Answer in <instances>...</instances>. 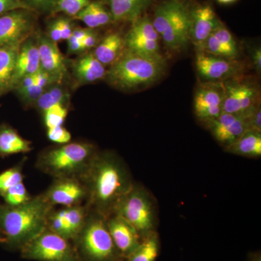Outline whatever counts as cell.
I'll return each mask as SVG.
<instances>
[{"instance_id": "ab89813d", "label": "cell", "mask_w": 261, "mask_h": 261, "mask_svg": "<svg viewBox=\"0 0 261 261\" xmlns=\"http://www.w3.org/2000/svg\"><path fill=\"white\" fill-rule=\"evenodd\" d=\"M20 9L29 10V8L22 0H0V16Z\"/></svg>"}, {"instance_id": "ac0fdd59", "label": "cell", "mask_w": 261, "mask_h": 261, "mask_svg": "<svg viewBox=\"0 0 261 261\" xmlns=\"http://www.w3.org/2000/svg\"><path fill=\"white\" fill-rule=\"evenodd\" d=\"M196 68L202 78L211 81L224 80L232 75L236 70L229 60L207 56L202 53L197 54Z\"/></svg>"}, {"instance_id": "5bb4252c", "label": "cell", "mask_w": 261, "mask_h": 261, "mask_svg": "<svg viewBox=\"0 0 261 261\" xmlns=\"http://www.w3.org/2000/svg\"><path fill=\"white\" fill-rule=\"evenodd\" d=\"M225 91L218 85L204 86L195 94V112L200 121L208 123L223 112Z\"/></svg>"}, {"instance_id": "83f0119b", "label": "cell", "mask_w": 261, "mask_h": 261, "mask_svg": "<svg viewBox=\"0 0 261 261\" xmlns=\"http://www.w3.org/2000/svg\"><path fill=\"white\" fill-rule=\"evenodd\" d=\"M68 110L65 105L58 104L44 112V120L47 128L63 126L68 116Z\"/></svg>"}, {"instance_id": "4316f807", "label": "cell", "mask_w": 261, "mask_h": 261, "mask_svg": "<svg viewBox=\"0 0 261 261\" xmlns=\"http://www.w3.org/2000/svg\"><path fill=\"white\" fill-rule=\"evenodd\" d=\"M68 95L60 84H55L48 87L43 92L35 104L38 109L43 113L49 108L58 104H66Z\"/></svg>"}, {"instance_id": "30bf717a", "label": "cell", "mask_w": 261, "mask_h": 261, "mask_svg": "<svg viewBox=\"0 0 261 261\" xmlns=\"http://www.w3.org/2000/svg\"><path fill=\"white\" fill-rule=\"evenodd\" d=\"M159 35L148 18H140L124 39L127 50L149 56H161L159 53Z\"/></svg>"}, {"instance_id": "8992f818", "label": "cell", "mask_w": 261, "mask_h": 261, "mask_svg": "<svg viewBox=\"0 0 261 261\" xmlns=\"http://www.w3.org/2000/svg\"><path fill=\"white\" fill-rule=\"evenodd\" d=\"M114 214L128 221L142 238L156 231L158 213L155 200L143 185L135 183L132 190L120 201Z\"/></svg>"}, {"instance_id": "8fae6325", "label": "cell", "mask_w": 261, "mask_h": 261, "mask_svg": "<svg viewBox=\"0 0 261 261\" xmlns=\"http://www.w3.org/2000/svg\"><path fill=\"white\" fill-rule=\"evenodd\" d=\"M44 195L51 205L64 207L81 205L87 198V189L75 177L56 178Z\"/></svg>"}, {"instance_id": "816d5d0a", "label": "cell", "mask_w": 261, "mask_h": 261, "mask_svg": "<svg viewBox=\"0 0 261 261\" xmlns=\"http://www.w3.org/2000/svg\"><path fill=\"white\" fill-rule=\"evenodd\" d=\"M4 243H6V240H5V238H1V237H0V244Z\"/></svg>"}, {"instance_id": "d6a6232c", "label": "cell", "mask_w": 261, "mask_h": 261, "mask_svg": "<svg viewBox=\"0 0 261 261\" xmlns=\"http://www.w3.org/2000/svg\"><path fill=\"white\" fill-rule=\"evenodd\" d=\"M203 50H207L215 56L222 57V58H229V59L238 57L231 53L228 48L225 47L224 44L220 42L213 34H211L206 41Z\"/></svg>"}, {"instance_id": "9c48e42d", "label": "cell", "mask_w": 261, "mask_h": 261, "mask_svg": "<svg viewBox=\"0 0 261 261\" xmlns=\"http://www.w3.org/2000/svg\"><path fill=\"white\" fill-rule=\"evenodd\" d=\"M35 18L32 10H13L0 16V47L23 44L34 30Z\"/></svg>"}, {"instance_id": "f35d334b", "label": "cell", "mask_w": 261, "mask_h": 261, "mask_svg": "<svg viewBox=\"0 0 261 261\" xmlns=\"http://www.w3.org/2000/svg\"><path fill=\"white\" fill-rule=\"evenodd\" d=\"M44 90H45V89L38 87V86L34 84L28 88L18 90L17 92H18L19 95L22 98L25 104H35L37 99L40 97Z\"/></svg>"}, {"instance_id": "484cf974", "label": "cell", "mask_w": 261, "mask_h": 261, "mask_svg": "<svg viewBox=\"0 0 261 261\" xmlns=\"http://www.w3.org/2000/svg\"><path fill=\"white\" fill-rule=\"evenodd\" d=\"M89 211L87 205L65 207V223L67 240H76L85 224Z\"/></svg>"}, {"instance_id": "d590c367", "label": "cell", "mask_w": 261, "mask_h": 261, "mask_svg": "<svg viewBox=\"0 0 261 261\" xmlns=\"http://www.w3.org/2000/svg\"><path fill=\"white\" fill-rule=\"evenodd\" d=\"M73 18L83 22L88 27V29H94L99 27L97 19L96 18L90 3L83 10H81L78 14L75 15Z\"/></svg>"}, {"instance_id": "b9f144b4", "label": "cell", "mask_w": 261, "mask_h": 261, "mask_svg": "<svg viewBox=\"0 0 261 261\" xmlns=\"http://www.w3.org/2000/svg\"><path fill=\"white\" fill-rule=\"evenodd\" d=\"M81 42H82V51L96 47L98 42L97 33L94 32L92 29H89V32Z\"/></svg>"}, {"instance_id": "f1b7e54d", "label": "cell", "mask_w": 261, "mask_h": 261, "mask_svg": "<svg viewBox=\"0 0 261 261\" xmlns=\"http://www.w3.org/2000/svg\"><path fill=\"white\" fill-rule=\"evenodd\" d=\"M5 202L10 206H18L32 198L23 181L9 189L4 195Z\"/></svg>"}, {"instance_id": "681fc988", "label": "cell", "mask_w": 261, "mask_h": 261, "mask_svg": "<svg viewBox=\"0 0 261 261\" xmlns=\"http://www.w3.org/2000/svg\"><path fill=\"white\" fill-rule=\"evenodd\" d=\"M248 261H261L260 252H257L256 253L252 254Z\"/></svg>"}, {"instance_id": "6da1fadb", "label": "cell", "mask_w": 261, "mask_h": 261, "mask_svg": "<svg viewBox=\"0 0 261 261\" xmlns=\"http://www.w3.org/2000/svg\"><path fill=\"white\" fill-rule=\"evenodd\" d=\"M80 179L87 189L86 205L89 212L106 220L114 214L120 201L135 183L126 163L111 151H97Z\"/></svg>"}, {"instance_id": "8d00e7d4", "label": "cell", "mask_w": 261, "mask_h": 261, "mask_svg": "<svg viewBox=\"0 0 261 261\" xmlns=\"http://www.w3.org/2000/svg\"><path fill=\"white\" fill-rule=\"evenodd\" d=\"M29 10L40 13H53L58 0H22Z\"/></svg>"}, {"instance_id": "cb8c5ba5", "label": "cell", "mask_w": 261, "mask_h": 261, "mask_svg": "<svg viewBox=\"0 0 261 261\" xmlns=\"http://www.w3.org/2000/svg\"><path fill=\"white\" fill-rule=\"evenodd\" d=\"M124 39L118 33L106 36L96 47L93 55L102 65H112L121 56Z\"/></svg>"}, {"instance_id": "ba28073f", "label": "cell", "mask_w": 261, "mask_h": 261, "mask_svg": "<svg viewBox=\"0 0 261 261\" xmlns=\"http://www.w3.org/2000/svg\"><path fill=\"white\" fill-rule=\"evenodd\" d=\"M21 256L37 261H81L80 253L69 240L46 228L20 249Z\"/></svg>"}, {"instance_id": "ffe728a7", "label": "cell", "mask_w": 261, "mask_h": 261, "mask_svg": "<svg viewBox=\"0 0 261 261\" xmlns=\"http://www.w3.org/2000/svg\"><path fill=\"white\" fill-rule=\"evenodd\" d=\"M105 65H102L93 53H88L75 62L73 73L75 80L81 84L93 83L106 77Z\"/></svg>"}, {"instance_id": "7dc6e473", "label": "cell", "mask_w": 261, "mask_h": 261, "mask_svg": "<svg viewBox=\"0 0 261 261\" xmlns=\"http://www.w3.org/2000/svg\"><path fill=\"white\" fill-rule=\"evenodd\" d=\"M89 29H73V34L75 38L79 39V40L82 41L84 37L87 35V33L89 32Z\"/></svg>"}, {"instance_id": "5b68a950", "label": "cell", "mask_w": 261, "mask_h": 261, "mask_svg": "<svg viewBox=\"0 0 261 261\" xmlns=\"http://www.w3.org/2000/svg\"><path fill=\"white\" fill-rule=\"evenodd\" d=\"M152 24L171 50L181 49L190 39L191 15L186 7L176 0L158 7Z\"/></svg>"}, {"instance_id": "c3c4849f", "label": "cell", "mask_w": 261, "mask_h": 261, "mask_svg": "<svg viewBox=\"0 0 261 261\" xmlns=\"http://www.w3.org/2000/svg\"><path fill=\"white\" fill-rule=\"evenodd\" d=\"M253 63L257 70L260 71L261 68V50L260 48L256 49L253 54Z\"/></svg>"}, {"instance_id": "f6af8a7d", "label": "cell", "mask_w": 261, "mask_h": 261, "mask_svg": "<svg viewBox=\"0 0 261 261\" xmlns=\"http://www.w3.org/2000/svg\"><path fill=\"white\" fill-rule=\"evenodd\" d=\"M68 42V53H77L82 51V41L79 40L77 38L72 34L69 39L67 40Z\"/></svg>"}, {"instance_id": "2e32d148", "label": "cell", "mask_w": 261, "mask_h": 261, "mask_svg": "<svg viewBox=\"0 0 261 261\" xmlns=\"http://www.w3.org/2000/svg\"><path fill=\"white\" fill-rule=\"evenodd\" d=\"M255 92L246 85L228 86L225 90L223 113L243 116L254 106Z\"/></svg>"}, {"instance_id": "d4e9b609", "label": "cell", "mask_w": 261, "mask_h": 261, "mask_svg": "<svg viewBox=\"0 0 261 261\" xmlns=\"http://www.w3.org/2000/svg\"><path fill=\"white\" fill-rule=\"evenodd\" d=\"M161 250L159 233L154 231L146 235L135 251L126 257L127 261H155Z\"/></svg>"}, {"instance_id": "bcb514c9", "label": "cell", "mask_w": 261, "mask_h": 261, "mask_svg": "<svg viewBox=\"0 0 261 261\" xmlns=\"http://www.w3.org/2000/svg\"><path fill=\"white\" fill-rule=\"evenodd\" d=\"M35 74V73H34ZM34 74L25 75L23 77L15 86V89L18 90H21V89L28 88L31 86L34 85L35 82V78H34Z\"/></svg>"}, {"instance_id": "f546056e", "label": "cell", "mask_w": 261, "mask_h": 261, "mask_svg": "<svg viewBox=\"0 0 261 261\" xmlns=\"http://www.w3.org/2000/svg\"><path fill=\"white\" fill-rule=\"evenodd\" d=\"M22 181L23 174L20 166L10 168L0 173V195H4L9 189Z\"/></svg>"}, {"instance_id": "74e56055", "label": "cell", "mask_w": 261, "mask_h": 261, "mask_svg": "<svg viewBox=\"0 0 261 261\" xmlns=\"http://www.w3.org/2000/svg\"><path fill=\"white\" fill-rule=\"evenodd\" d=\"M92 9L94 10V14L97 19L99 27L108 25L113 21L112 15L109 10L106 9L105 5L101 2L95 1L90 3Z\"/></svg>"}, {"instance_id": "d6986e66", "label": "cell", "mask_w": 261, "mask_h": 261, "mask_svg": "<svg viewBox=\"0 0 261 261\" xmlns=\"http://www.w3.org/2000/svg\"><path fill=\"white\" fill-rule=\"evenodd\" d=\"M152 0H108L114 21L135 22L150 5Z\"/></svg>"}, {"instance_id": "7a4b0ae2", "label": "cell", "mask_w": 261, "mask_h": 261, "mask_svg": "<svg viewBox=\"0 0 261 261\" xmlns=\"http://www.w3.org/2000/svg\"><path fill=\"white\" fill-rule=\"evenodd\" d=\"M53 207L44 193L20 205L0 207V227L6 243L20 249L39 236L47 228Z\"/></svg>"}, {"instance_id": "ee69618b", "label": "cell", "mask_w": 261, "mask_h": 261, "mask_svg": "<svg viewBox=\"0 0 261 261\" xmlns=\"http://www.w3.org/2000/svg\"><path fill=\"white\" fill-rule=\"evenodd\" d=\"M60 27L61 31L62 40H68L72 35L73 29L71 22L68 18H59Z\"/></svg>"}, {"instance_id": "3957f363", "label": "cell", "mask_w": 261, "mask_h": 261, "mask_svg": "<svg viewBox=\"0 0 261 261\" xmlns=\"http://www.w3.org/2000/svg\"><path fill=\"white\" fill-rule=\"evenodd\" d=\"M166 69L162 56H149L126 50L106 73L108 82L121 89L149 86L159 80Z\"/></svg>"}, {"instance_id": "836d02e7", "label": "cell", "mask_w": 261, "mask_h": 261, "mask_svg": "<svg viewBox=\"0 0 261 261\" xmlns=\"http://www.w3.org/2000/svg\"><path fill=\"white\" fill-rule=\"evenodd\" d=\"M213 35L220 42L229 49L231 53H233L235 56H238V47H237L236 42L233 39V36L231 33L224 27V24L221 23L219 27H217L214 32Z\"/></svg>"}, {"instance_id": "4dcf8cb0", "label": "cell", "mask_w": 261, "mask_h": 261, "mask_svg": "<svg viewBox=\"0 0 261 261\" xmlns=\"http://www.w3.org/2000/svg\"><path fill=\"white\" fill-rule=\"evenodd\" d=\"M89 3V0H58L53 13H63L74 17Z\"/></svg>"}, {"instance_id": "1f68e13d", "label": "cell", "mask_w": 261, "mask_h": 261, "mask_svg": "<svg viewBox=\"0 0 261 261\" xmlns=\"http://www.w3.org/2000/svg\"><path fill=\"white\" fill-rule=\"evenodd\" d=\"M65 214V207L59 211H51L49 216H48L47 228L67 240Z\"/></svg>"}, {"instance_id": "60d3db41", "label": "cell", "mask_w": 261, "mask_h": 261, "mask_svg": "<svg viewBox=\"0 0 261 261\" xmlns=\"http://www.w3.org/2000/svg\"><path fill=\"white\" fill-rule=\"evenodd\" d=\"M34 78H35L34 84L38 86V87H42V88L45 89L50 87L53 84H58L51 75L43 70L41 68L34 74Z\"/></svg>"}, {"instance_id": "4fadbf2b", "label": "cell", "mask_w": 261, "mask_h": 261, "mask_svg": "<svg viewBox=\"0 0 261 261\" xmlns=\"http://www.w3.org/2000/svg\"><path fill=\"white\" fill-rule=\"evenodd\" d=\"M39 49L40 68L47 72L58 84L64 80L68 73L66 62L57 43L53 42L47 35L40 34L37 39Z\"/></svg>"}, {"instance_id": "e575fe53", "label": "cell", "mask_w": 261, "mask_h": 261, "mask_svg": "<svg viewBox=\"0 0 261 261\" xmlns=\"http://www.w3.org/2000/svg\"><path fill=\"white\" fill-rule=\"evenodd\" d=\"M47 137L51 142L64 145L69 143L71 140V134L63 126L48 128Z\"/></svg>"}, {"instance_id": "7c38bea8", "label": "cell", "mask_w": 261, "mask_h": 261, "mask_svg": "<svg viewBox=\"0 0 261 261\" xmlns=\"http://www.w3.org/2000/svg\"><path fill=\"white\" fill-rule=\"evenodd\" d=\"M108 231L122 257H127L140 245L142 238L132 224L113 214L106 219Z\"/></svg>"}, {"instance_id": "7bdbcfd3", "label": "cell", "mask_w": 261, "mask_h": 261, "mask_svg": "<svg viewBox=\"0 0 261 261\" xmlns=\"http://www.w3.org/2000/svg\"><path fill=\"white\" fill-rule=\"evenodd\" d=\"M47 37L53 42L57 43L62 41L61 27H60L59 20L58 19L51 22L48 29Z\"/></svg>"}, {"instance_id": "f5cc1de1", "label": "cell", "mask_w": 261, "mask_h": 261, "mask_svg": "<svg viewBox=\"0 0 261 261\" xmlns=\"http://www.w3.org/2000/svg\"><path fill=\"white\" fill-rule=\"evenodd\" d=\"M0 237H1V238H4V235H3V231H2L1 227H0Z\"/></svg>"}, {"instance_id": "f907efd6", "label": "cell", "mask_w": 261, "mask_h": 261, "mask_svg": "<svg viewBox=\"0 0 261 261\" xmlns=\"http://www.w3.org/2000/svg\"><path fill=\"white\" fill-rule=\"evenodd\" d=\"M219 3L221 4H230V3H232L233 2L236 1V0H217Z\"/></svg>"}, {"instance_id": "e0dca14e", "label": "cell", "mask_w": 261, "mask_h": 261, "mask_svg": "<svg viewBox=\"0 0 261 261\" xmlns=\"http://www.w3.org/2000/svg\"><path fill=\"white\" fill-rule=\"evenodd\" d=\"M40 69L37 40L29 37L20 46L15 63L13 89L25 75H32Z\"/></svg>"}, {"instance_id": "277c9868", "label": "cell", "mask_w": 261, "mask_h": 261, "mask_svg": "<svg viewBox=\"0 0 261 261\" xmlns=\"http://www.w3.org/2000/svg\"><path fill=\"white\" fill-rule=\"evenodd\" d=\"M97 150L87 142H69L42 151L36 166L42 172L56 178H80L92 163Z\"/></svg>"}, {"instance_id": "603a6c76", "label": "cell", "mask_w": 261, "mask_h": 261, "mask_svg": "<svg viewBox=\"0 0 261 261\" xmlns=\"http://www.w3.org/2000/svg\"><path fill=\"white\" fill-rule=\"evenodd\" d=\"M229 153L246 158L261 156V133L256 130H247L234 142L225 147Z\"/></svg>"}, {"instance_id": "52a82bcc", "label": "cell", "mask_w": 261, "mask_h": 261, "mask_svg": "<svg viewBox=\"0 0 261 261\" xmlns=\"http://www.w3.org/2000/svg\"><path fill=\"white\" fill-rule=\"evenodd\" d=\"M76 240L87 261H119L122 257L108 231L106 220L95 213L89 212Z\"/></svg>"}, {"instance_id": "9a60e30c", "label": "cell", "mask_w": 261, "mask_h": 261, "mask_svg": "<svg viewBox=\"0 0 261 261\" xmlns=\"http://www.w3.org/2000/svg\"><path fill=\"white\" fill-rule=\"evenodd\" d=\"M190 39L196 47L203 50L206 41L221 22L210 5L198 7L190 13Z\"/></svg>"}, {"instance_id": "44dd1931", "label": "cell", "mask_w": 261, "mask_h": 261, "mask_svg": "<svg viewBox=\"0 0 261 261\" xmlns=\"http://www.w3.org/2000/svg\"><path fill=\"white\" fill-rule=\"evenodd\" d=\"M21 44L0 47V96L13 89L15 63Z\"/></svg>"}, {"instance_id": "7402d4cb", "label": "cell", "mask_w": 261, "mask_h": 261, "mask_svg": "<svg viewBox=\"0 0 261 261\" xmlns=\"http://www.w3.org/2000/svg\"><path fill=\"white\" fill-rule=\"evenodd\" d=\"M32 142L19 135L12 127L0 126V156L27 153L32 151Z\"/></svg>"}]
</instances>
